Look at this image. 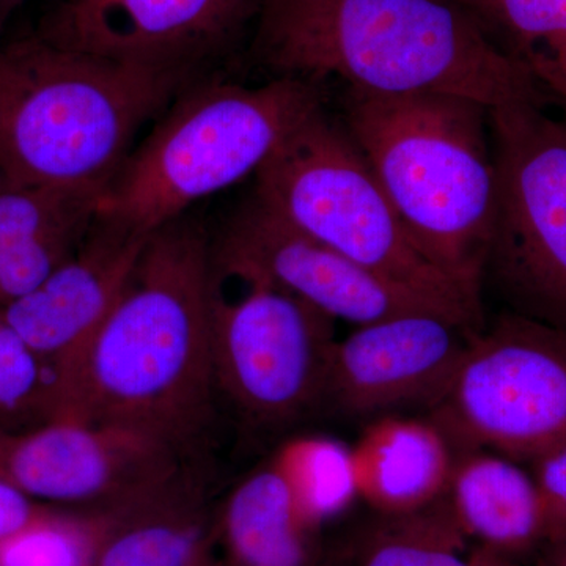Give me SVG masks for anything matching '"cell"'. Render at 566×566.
Listing matches in <instances>:
<instances>
[{
	"mask_svg": "<svg viewBox=\"0 0 566 566\" xmlns=\"http://www.w3.org/2000/svg\"><path fill=\"white\" fill-rule=\"evenodd\" d=\"M212 244L177 219L145 241L128 283L82 354L61 416L126 424L186 455L212 419Z\"/></svg>",
	"mask_w": 566,
	"mask_h": 566,
	"instance_id": "obj_1",
	"label": "cell"
},
{
	"mask_svg": "<svg viewBox=\"0 0 566 566\" xmlns=\"http://www.w3.org/2000/svg\"><path fill=\"white\" fill-rule=\"evenodd\" d=\"M255 50L279 76L357 91L542 103L527 70L460 0H259Z\"/></svg>",
	"mask_w": 566,
	"mask_h": 566,
	"instance_id": "obj_2",
	"label": "cell"
},
{
	"mask_svg": "<svg viewBox=\"0 0 566 566\" xmlns=\"http://www.w3.org/2000/svg\"><path fill=\"white\" fill-rule=\"evenodd\" d=\"M186 73L51 39L0 44V177L98 202Z\"/></svg>",
	"mask_w": 566,
	"mask_h": 566,
	"instance_id": "obj_3",
	"label": "cell"
},
{
	"mask_svg": "<svg viewBox=\"0 0 566 566\" xmlns=\"http://www.w3.org/2000/svg\"><path fill=\"white\" fill-rule=\"evenodd\" d=\"M345 117L412 243L480 301L497 199L490 107L449 93L349 88Z\"/></svg>",
	"mask_w": 566,
	"mask_h": 566,
	"instance_id": "obj_4",
	"label": "cell"
},
{
	"mask_svg": "<svg viewBox=\"0 0 566 566\" xmlns=\"http://www.w3.org/2000/svg\"><path fill=\"white\" fill-rule=\"evenodd\" d=\"M318 82L277 76L185 93L129 153L96 216L150 234L192 205L243 181L319 106Z\"/></svg>",
	"mask_w": 566,
	"mask_h": 566,
	"instance_id": "obj_5",
	"label": "cell"
},
{
	"mask_svg": "<svg viewBox=\"0 0 566 566\" xmlns=\"http://www.w3.org/2000/svg\"><path fill=\"white\" fill-rule=\"evenodd\" d=\"M255 178L256 199L301 232L483 326L482 303L424 259L363 151L323 106L285 137Z\"/></svg>",
	"mask_w": 566,
	"mask_h": 566,
	"instance_id": "obj_6",
	"label": "cell"
},
{
	"mask_svg": "<svg viewBox=\"0 0 566 566\" xmlns=\"http://www.w3.org/2000/svg\"><path fill=\"white\" fill-rule=\"evenodd\" d=\"M334 323L263 275L212 259L216 392L252 428L277 430L324 405Z\"/></svg>",
	"mask_w": 566,
	"mask_h": 566,
	"instance_id": "obj_7",
	"label": "cell"
},
{
	"mask_svg": "<svg viewBox=\"0 0 566 566\" xmlns=\"http://www.w3.org/2000/svg\"><path fill=\"white\" fill-rule=\"evenodd\" d=\"M497 199L485 270L531 318L566 327V123L542 103L490 109Z\"/></svg>",
	"mask_w": 566,
	"mask_h": 566,
	"instance_id": "obj_8",
	"label": "cell"
},
{
	"mask_svg": "<svg viewBox=\"0 0 566 566\" xmlns=\"http://www.w3.org/2000/svg\"><path fill=\"white\" fill-rule=\"evenodd\" d=\"M430 409L458 452L534 460L566 439V327L526 315L482 327Z\"/></svg>",
	"mask_w": 566,
	"mask_h": 566,
	"instance_id": "obj_9",
	"label": "cell"
},
{
	"mask_svg": "<svg viewBox=\"0 0 566 566\" xmlns=\"http://www.w3.org/2000/svg\"><path fill=\"white\" fill-rule=\"evenodd\" d=\"M188 457L136 428L71 417L0 433V476L62 509H114L166 493L191 479Z\"/></svg>",
	"mask_w": 566,
	"mask_h": 566,
	"instance_id": "obj_10",
	"label": "cell"
},
{
	"mask_svg": "<svg viewBox=\"0 0 566 566\" xmlns=\"http://www.w3.org/2000/svg\"><path fill=\"white\" fill-rule=\"evenodd\" d=\"M216 262L263 275L334 322L354 326L406 312L434 311L480 327L455 308L353 262L301 232L255 196L212 245Z\"/></svg>",
	"mask_w": 566,
	"mask_h": 566,
	"instance_id": "obj_11",
	"label": "cell"
},
{
	"mask_svg": "<svg viewBox=\"0 0 566 566\" xmlns=\"http://www.w3.org/2000/svg\"><path fill=\"white\" fill-rule=\"evenodd\" d=\"M482 327L423 308L354 326L331 354L324 405L370 416L409 403L433 406Z\"/></svg>",
	"mask_w": 566,
	"mask_h": 566,
	"instance_id": "obj_12",
	"label": "cell"
},
{
	"mask_svg": "<svg viewBox=\"0 0 566 566\" xmlns=\"http://www.w3.org/2000/svg\"><path fill=\"white\" fill-rule=\"evenodd\" d=\"M148 237L95 216L76 251L32 293L0 311L57 376L59 416L71 376L122 296Z\"/></svg>",
	"mask_w": 566,
	"mask_h": 566,
	"instance_id": "obj_13",
	"label": "cell"
},
{
	"mask_svg": "<svg viewBox=\"0 0 566 566\" xmlns=\"http://www.w3.org/2000/svg\"><path fill=\"white\" fill-rule=\"evenodd\" d=\"M259 0H69L51 40L117 61L189 70L222 46Z\"/></svg>",
	"mask_w": 566,
	"mask_h": 566,
	"instance_id": "obj_14",
	"label": "cell"
},
{
	"mask_svg": "<svg viewBox=\"0 0 566 566\" xmlns=\"http://www.w3.org/2000/svg\"><path fill=\"white\" fill-rule=\"evenodd\" d=\"M360 501L378 516L422 512L444 499L458 450L434 419L376 417L352 446Z\"/></svg>",
	"mask_w": 566,
	"mask_h": 566,
	"instance_id": "obj_15",
	"label": "cell"
},
{
	"mask_svg": "<svg viewBox=\"0 0 566 566\" xmlns=\"http://www.w3.org/2000/svg\"><path fill=\"white\" fill-rule=\"evenodd\" d=\"M457 526L472 545L523 564L546 546L545 513L532 472L491 450L458 452L446 493Z\"/></svg>",
	"mask_w": 566,
	"mask_h": 566,
	"instance_id": "obj_16",
	"label": "cell"
},
{
	"mask_svg": "<svg viewBox=\"0 0 566 566\" xmlns=\"http://www.w3.org/2000/svg\"><path fill=\"white\" fill-rule=\"evenodd\" d=\"M322 534L305 523L270 460L230 491L212 521L222 566H323Z\"/></svg>",
	"mask_w": 566,
	"mask_h": 566,
	"instance_id": "obj_17",
	"label": "cell"
},
{
	"mask_svg": "<svg viewBox=\"0 0 566 566\" xmlns=\"http://www.w3.org/2000/svg\"><path fill=\"white\" fill-rule=\"evenodd\" d=\"M212 521L196 479L123 505L91 566H189L210 545Z\"/></svg>",
	"mask_w": 566,
	"mask_h": 566,
	"instance_id": "obj_18",
	"label": "cell"
},
{
	"mask_svg": "<svg viewBox=\"0 0 566 566\" xmlns=\"http://www.w3.org/2000/svg\"><path fill=\"white\" fill-rule=\"evenodd\" d=\"M337 549L345 566H524L472 545L450 515L446 495L422 512L379 516Z\"/></svg>",
	"mask_w": 566,
	"mask_h": 566,
	"instance_id": "obj_19",
	"label": "cell"
},
{
	"mask_svg": "<svg viewBox=\"0 0 566 566\" xmlns=\"http://www.w3.org/2000/svg\"><path fill=\"white\" fill-rule=\"evenodd\" d=\"M305 523L316 531L359 501L352 446L322 434L289 439L270 458Z\"/></svg>",
	"mask_w": 566,
	"mask_h": 566,
	"instance_id": "obj_20",
	"label": "cell"
},
{
	"mask_svg": "<svg viewBox=\"0 0 566 566\" xmlns=\"http://www.w3.org/2000/svg\"><path fill=\"white\" fill-rule=\"evenodd\" d=\"M114 509L48 506L0 542V566H91L117 516Z\"/></svg>",
	"mask_w": 566,
	"mask_h": 566,
	"instance_id": "obj_21",
	"label": "cell"
},
{
	"mask_svg": "<svg viewBox=\"0 0 566 566\" xmlns=\"http://www.w3.org/2000/svg\"><path fill=\"white\" fill-rule=\"evenodd\" d=\"M539 93L566 111V0H494L493 18Z\"/></svg>",
	"mask_w": 566,
	"mask_h": 566,
	"instance_id": "obj_22",
	"label": "cell"
},
{
	"mask_svg": "<svg viewBox=\"0 0 566 566\" xmlns=\"http://www.w3.org/2000/svg\"><path fill=\"white\" fill-rule=\"evenodd\" d=\"M61 409L51 365L0 314V428L24 431L54 420Z\"/></svg>",
	"mask_w": 566,
	"mask_h": 566,
	"instance_id": "obj_23",
	"label": "cell"
},
{
	"mask_svg": "<svg viewBox=\"0 0 566 566\" xmlns=\"http://www.w3.org/2000/svg\"><path fill=\"white\" fill-rule=\"evenodd\" d=\"M531 463L545 513L546 546L562 545L566 543V439Z\"/></svg>",
	"mask_w": 566,
	"mask_h": 566,
	"instance_id": "obj_24",
	"label": "cell"
},
{
	"mask_svg": "<svg viewBox=\"0 0 566 566\" xmlns=\"http://www.w3.org/2000/svg\"><path fill=\"white\" fill-rule=\"evenodd\" d=\"M50 505L33 501L0 476V542L32 523Z\"/></svg>",
	"mask_w": 566,
	"mask_h": 566,
	"instance_id": "obj_25",
	"label": "cell"
},
{
	"mask_svg": "<svg viewBox=\"0 0 566 566\" xmlns=\"http://www.w3.org/2000/svg\"><path fill=\"white\" fill-rule=\"evenodd\" d=\"M532 566H566V543L539 551Z\"/></svg>",
	"mask_w": 566,
	"mask_h": 566,
	"instance_id": "obj_26",
	"label": "cell"
},
{
	"mask_svg": "<svg viewBox=\"0 0 566 566\" xmlns=\"http://www.w3.org/2000/svg\"><path fill=\"white\" fill-rule=\"evenodd\" d=\"M460 2L474 14L479 13L488 20L493 18L494 0H460Z\"/></svg>",
	"mask_w": 566,
	"mask_h": 566,
	"instance_id": "obj_27",
	"label": "cell"
},
{
	"mask_svg": "<svg viewBox=\"0 0 566 566\" xmlns=\"http://www.w3.org/2000/svg\"><path fill=\"white\" fill-rule=\"evenodd\" d=\"M189 566H222L219 560L218 554L214 549V539H211L210 545L205 547L202 553L199 554Z\"/></svg>",
	"mask_w": 566,
	"mask_h": 566,
	"instance_id": "obj_28",
	"label": "cell"
},
{
	"mask_svg": "<svg viewBox=\"0 0 566 566\" xmlns=\"http://www.w3.org/2000/svg\"><path fill=\"white\" fill-rule=\"evenodd\" d=\"M323 566H345L344 558H342L338 549L329 551V553H327L326 562H324Z\"/></svg>",
	"mask_w": 566,
	"mask_h": 566,
	"instance_id": "obj_29",
	"label": "cell"
},
{
	"mask_svg": "<svg viewBox=\"0 0 566 566\" xmlns=\"http://www.w3.org/2000/svg\"><path fill=\"white\" fill-rule=\"evenodd\" d=\"M21 2H24V0H0V14L3 17L7 11L20 6Z\"/></svg>",
	"mask_w": 566,
	"mask_h": 566,
	"instance_id": "obj_30",
	"label": "cell"
},
{
	"mask_svg": "<svg viewBox=\"0 0 566 566\" xmlns=\"http://www.w3.org/2000/svg\"><path fill=\"white\" fill-rule=\"evenodd\" d=\"M3 182H6V181H3V178L0 177V185H3Z\"/></svg>",
	"mask_w": 566,
	"mask_h": 566,
	"instance_id": "obj_31",
	"label": "cell"
},
{
	"mask_svg": "<svg viewBox=\"0 0 566 566\" xmlns=\"http://www.w3.org/2000/svg\"><path fill=\"white\" fill-rule=\"evenodd\" d=\"M0 25H2V14H0Z\"/></svg>",
	"mask_w": 566,
	"mask_h": 566,
	"instance_id": "obj_32",
	"label": "cell"
},
{
	"mask_svg": "<svg viewBox=\"0 0 566 566\" xmlns=\"http://www.w3.org/2000/svg\"><path fill=\"white\" fill-rule=\"evenodd\" d=\"M2 431H3L2 428H0V433H2Z\"/></svg>",
	"mask_w": 566,
	"mask_h": 566,
	"instance_id": "obj_33",
	"label": "cell"
}]
</instances>
